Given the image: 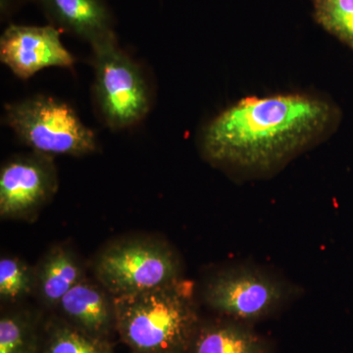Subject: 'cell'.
Listing matches in <instances>:
<instances>
[{
  "mask_svg": "<svg viewBox=\"0 0 353 353\" xmlns=\"http://www.w3.org/2000/svg\"><path fill=\"white\" fill-rule=\"evenodd\" d=\"M114 326L134 353H189L201 321L194 282L113 296Z\"/></svg>",
  "mask_w": 353,
  "mask_h": 353,
  "instance_id": "7a4b0ae2",
  "label": "cell"
},
{
  "mask_svg": "<svg viewBox=\"0 0 353 353\" xmlns=\"http://www.w3.org/2000/svg\"><path fill=\"white\" fill-rule=\"evenodd\" d=\"M57 190V173L50 155H18L0 170V214L24 217L38 210Z\"/></svg>",
  "mask_w": 353,
  "mask_h": 353,
  "instance_id": "52a82bcc",
  "label": "cell"
},
{
  "mask_svg": "<svg viewBox=\"0 0 353 353\" xmlns=\"http://www.w3.org/2000/svg\"><path fill=\"white\" fill-rule=\"evenodd\" d=\"M341 120L340 108L321 95L248 97L209 120L199 143L215 166L264 176L328 139Z\"/></svg>",
  "mask_w": 353,
  "mask_h": 353,
  "instance_id": "6da1fadb",
  "label": "cell"
},
{
  "mask_svg": "<svg viewBox=\"0 0 353 353\" xmlns=\"http://www.w3.org/2000/svg\"><path fill=\"white\" fill-rule=\"evenodd\" d=\"M4 123L32 152L85 157L99 148L97 136L67 102L34 95L4 106Z\"/></svg>",
  "mask_w": 353,
  "mask_h": 353,
  "instance_id": "277c9868",
  "label": "cell"
},
{
  "mask_svg": "<svg viewBox=\"0 0 353 353\" xmlns=\"http://www.w3.org/2000/svg\"><path fill=\"white\" fill-rule=\"evenodd\" d=\"M50 25L90 46L115 37L114 19L106 0H32Z\"/></svg>",
  "mask_w": 353,
  "mask_h": 353,
  "instance_id": "9c48e42d",
  "label": "cell"
},
{
  "mask_svg": "<svg viewBox=\"0 0 353 353\" xmlns=\"http://www.w3.org/2000/svg\"><path fill=\"white\" fill-rule=\"evenodd\" d=\"M313 17L353 51V0H311Z\"/></svg>",
  "mask_w": 353,
  "mask_h": 353,
  "instance_id": "5bb4252c",
  "label": "cell"
},
{
  "mask_svg": "<svg viewBox=\"0 0 353 353\" xmlns=\"http://www.w3.org/2000/svg\"><path fill=\"white\" fill-rule=\"evenodd\" d=\"M0 61L20 80H29L50 67L73 69L75 57L61 41V32L50 24H11L0 38Z\"/></svg>",
  "mask_w": 353,
  "mask_h": 353,
  "instance_id": "ba28073f",
  "label": "cell"
},
{
  "mask_svg": "<svg viewBox=\"0 0 353 353\" xmlns=\"http://www.w3.org/2000/svg\"><path fill=\"white\" fill-rule=\"evenodd\" d=\"M32 287V273L24 262L11 257L0 260V296L3 301H17L30 294Z\"/></svg>",
  "mask_w": 353,
  "mask_h": 353,
  "instance_id": "2e32d148",
  "label": "cell"
},
{
  "mask_svg": "<svg viewBox=\"0 0 353 353\" xmlns=\"http://www.w3.org/2000/svg\"><path fill=\"white\" fill-rule=\"evenodd\" d=\"M0 353H37L34 324L24 313H11L0 320Z\"/></svg>",
  "mask_w": 353,
  "mask_h": 353,
  "instance_id": "9a60e30c",
  "label": "cell"
},
{
  "mask_svg": "<svg viewBox=\"0 0 353 353\" xmlns=\"http://www.w3.org/2000/svg\"><path fill=\"white\" fill-rule=\"evenodd\" d=\"M26 1H28V0H0L1 19L4 20L10 17Z\"/></svg>",
  "mask_w": 353,
  "mask_h": 353,
  "instance_id": "e0dca14e",
  "label": "cell"
},
{
  "mask_svg": "<svg viewBox=\"0 0 353 353\" xmlns=\"http://www.w3.org/2000/svg\"><path fill=\"white\" fill-rule=\"evenodd\" d=\"M90 48L92 99L99 119L112 131L137 126L152 109V88L145 70L121 48L116 36Z\"/></svg>",
  "mask_w": 353,
  "mask_h": 353,
  "instance_id": "3957f363",
  "label": "cell"
},
{
  "mask_svg": "<svg viewBox=\"0 0 353 353\" xmlns=\"http://www.w3.org/2000/svg\"><path fill=\"white\" fill-rule=\"evenodd\" d=\"M44 353H114L102 338L73 325L55 323L48 331Z\"/></svg>",
  "mask_w": 353,
  "mask_h": 353,
  "instance_id": "4fadbf2b",
  "label": "cell"
},
{
  "mask_svg": "<svg viewBox=\"0 0 353 353\" xmlns=\"http://www.w3.org/2000/svg\"><path fill=\"white\" fill-rule=\"evenodd\" d=\"M296 292L294 285L262 269L238 266L213 276L204 287L203 299L221 314L250 323L277 312Z\"/></svg>",
  "mask_w": 353,
  "mask_h": 353,
  "instance_id": "8992f818",
  "label": "cell"
},
{
  "mask_svg": "<svg viewBox=\"0 0 353 353\" xmlns=\"http://www.w3.org/2000/svg\"><path fill=\"white\" fill-rule=\"evenodd\" d=\"M74 326L103 339L114 325L112 301L97 285L81 280L67 292L59 304Z\"/></svg>",
  "mask_w": 353,
  "mask_h": 353,
  "instance_id": "8fae6325",
  "label": "cell"
},
{
  "mask_svg": "<svg viewBox=\"0 0 353 353\" xmlns=\"http://www.w3.org/2000/svg\"><path fill=\"white\" fill-rule=\"evenodd\" d=\"M189 353H270V345L248 323L227 317L201 322Z\"/></svg>",
  "mask_w": 353,
  "mask_h": 353,
  "instance_id": "30bf717a",
  "label": "cell"
},
{
  "mask_svg": "<svg viewBox=\"0 0 353 353\" xmlns=\"http://www.w3.org/2000/svg\"><path fill=\"white\" fill-rule=\"evenodd\" d=\"M82 280L75 255L64 246H55L44 257L38 273L41 297L48 305H57L65 294Z\"/></svg>",
  "mask_w": 353,
  "mask_h": 353,
  "instance_id": "7c38bea8",
  "label": "cell"
},
{
  "mask_svg": "<svg viewBox=\"0 0 353 353\" xmlns=\"http://www.w3.org/2000/svg\"><path fill=\"white\" fill-rule=\"evenodd\" d=\"M180 259L166 243L129 240L109 246L95 265L97 278L113 296L137 294L181 278Z\"/></svg>",
  "mask_w": 353,
  "mask_h": 353,
  "instance_id": "5b68a950",
  "label": "cell"
}]
</instances>
